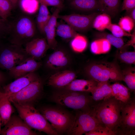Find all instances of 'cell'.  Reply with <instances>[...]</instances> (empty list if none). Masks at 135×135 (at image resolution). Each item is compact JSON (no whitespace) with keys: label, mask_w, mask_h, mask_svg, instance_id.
Listing matches in <instances>:
<instances>
[{"label":"cell","mask_w":135,"mask_h":135,"mask_svg":"<svg viewBox=\"0 0 135 135\" xmlns=\"http://www.w3.org/2000/svg\"><path fill=\"white\" fill-rule=\"evenodd\" d=\"M122 102L113 96L95 102L92 111L101 125L118 135Z\"/></svg>","instance_id":"obj_1"},{"label":"cell","mask_w":135,"mask_h":135,"mask_svg":"<svg viewBox=\"0 0 135 135\" xmlns=\"http://www.w3.org/2000/svg\"><path fill=\"white\" fill-rule=\"evenodd\" d=\"M89 93L58 90L52 93L50 99L52 102L62 106L75 110H86L91 109L94 104Z\"/></svg>","instance_id":"obj_2"},{"label":"cell","mask_w":135,"mask_h":135,"mask_svg":"<svg viewBox=\"0 0 135 135\" xmlns=\"http://www.w3.org/2000/svg\"><path fill=\"white\" fill-rule=\"evenodd\" d=\"M26 15L20 16L11 21L8 40L10 43L24 46L36 37V24L33 18Z\"/></svg>","instance_id":"obj_3"},{"label":"cell","mask_w":135,"mask_h":135,"mask_svg":"<svg viewBox=\"0 0 135 135\" xmlns=\"http://www.w3.org/2000/svg\"><path fill=\"white\" fill-rule=\"evenodd\" d=\"M19 116L30 128L50 135H58L44 116L33 106L12 102Z\"/></svg>","instance_id":"obj_4"},{"label":"cell","mask_w":135,"mask_h":135,"mask_svg":"<svg viewBox=\"0 0 135 135\" xmlns=\"http://www.w3.org/2000/svg\"><path fill=\"white\" fill-rule=\"evenodd\" d=\"M85 72L90 79L98 82L123 80L122 72L116 64L105 62L91 64L86 68Z\"/></svg>","instance_id":"obj_5"},{"label":"cell","mask_w":135,"mask_h":135,"mask_svg":"<svg viewBox=\"0 0 135 135\" xmlns=\"http://www.w3.org/2000/svg\"><path fill=\"white\" fill-rule=\"evenodd\" d=\"M40 110L58 134L67 133L73 122L74 115L59 107H44Z\"/></svg>","instance_id":"obj_6"},{"label":"cell","mask_w":135,"mask_h":135,"mask_svg":"<svg viewBox=\"0 0 135 135\" xmlns=\"http://www.w3.org/2000/svg\"><path fill=\"white\" fill-rule=\"evenodd\" d=\"M30 57L22 46L10 43L0 48V67L8 71Z\"/></svg>","instance_id":"obj_7"},{"label":"cell","mask_w":135,"mask_h":135,"mask_svg":"<svg viewBox=\"0 0 135 135\" xmlns=\"http://www.w3.org/2000/svg\"><path fill=\"white\" fill-rule=\"evenodd\" d=\"M92 109L86 110H75L74 121L66 133L67 134H85L97 126L101 125L93 113Z\"/></svg>","instance_id":"obj_8"},{"label":"cell","mask_w":135,"mask_h":135,"mask_svg":"<svg viewBox=\"0 0 135 135\" xmlns=\"http://www.w3.org/2000/svg\"><path fill=\"white\" fill-rule=\"evenodd\" d=\"M43 90V82L40 78L7 98L12 103L33 106L32 104L41 96Z\"/></svg>","instance_id":"obj_9"},{"label":"cell","mask_w":135,"mask_h":135,"mask_svg":"<svg viewBox=\"0 0 135 135\" xmlns=\"http://www.w3.org/2000/svg\"><path fill=\"white\" fill-rule=\"evenodd\" d=\"M120 124L118 135L135 134V100L130 98L122 102Z\"/></svg>","instance_id":"obj_10"},{"label":"cell","mask_w":135,"mask_h":135,"mask_svg":"<svg viewBox=\"0 0 135 135\" xmlns=\"http://www.w3.org/2000/svg\"><path fill=\"white\" fill-rule=\"evenodd\" d=\"M100 13L94 12L86 15L78 14L65 15H59L58 18L64 20L76 31L84 32L92 27L94 18Z\"/></svg>","instance_id":"obj_11"},{"label":"cell","mask_w":135,"mask_h":135,"mask_svg":"<svg viewBox=\"0 0 135 135\" xmlns=\"http://www.w3.org/2000/svg\"><path fill=\"white\" fill-rule=\"evenodd\" d=\"M1 130L2 135H35L38 134L26 124L19 116H11L9 120Z\"/></svg>","instance_id":"obj_12"},{"label":"cell","mask_w":135,"mask_h":135,"mask_svg":"<svg viewBox=\"0 0 135 135\" xmlns=\"http://www.w3.org/2000/svg\"><path fill=\"white\" fill-rule=\"evenodd\" d=\"M40 78L36 72L29 73L15 79L10 83L3 86L0 92L7 98L19 91L31 83Z\"/></svg>","instance_id":"obj_13"},{"label":"cell","mask_w":135,"mask_h":135,"mask_svg":"<svg viewBox=\"0 0 135 135\" xmlns=\"http://www.w3.org/2000/svg\"><path fill=\"white\" fill-rule=\"evenodd\" d=\"M42 66V62H38L30 57L22 63L8 70V74L11 77L15 79L36 72Z\"/></svg>","instance_id":"obj_14"},{"label":"cell","mask_w":135,"mask_h":135,"mask_svg":"<svg viewBox=\"0 0 135 135\" xmlns=\"http://www.w3.org/2000/svg\"><path fill=\"white\" fill-rule=\"evenodd\" d=\"M24 46L29 56L37 61L43 58L49 48L46 38H35L26 43Z\"/></svg>","instance_id":"obj_15"},{"label":"cell","mask_w":135,"mask_h":135,"mask_svg":"<svg viewBox=\"0 0 135 135\" xmlns=\"http://www.w3.org/2000/svg\"><path fill=\"white\" fill-rule=\"evenodd\" d=\"M70 58L68 54L61 50H57L46 58L44 63L46 68L50 70H59L65 68L70 64Z\"/></svg>","instance_id":"obj_16"},{"label":"cell","mask_w":135,"mask_h":135,"mask_svg":"<svg viewBox=\"0 0 135 135\" xmlns=\"http://www.w3.org/2000/svg\"><path fill=\"white\" fill-rule=\"evenodd\" d=\"M76 76L74 72L68 70L60 71L51 75L49 78L47 82L48 86L60 89L66 86Z\"/></svg>","instance_id":"obj_17"},{"label":"cell","mask_w":135,"mask_h":135,"mask_svg":"<svg viewBox=\"0 0 135 135\" xmlns=\"http://www.w3.org/2000/svg\"><path fill=\"white\" fill-rule=\"evenodd\" d=\"M60 10L58 8H56L44 28V34L46 36L49 48L52 50H55L57 46L55 34L57 19Z\"/></svg>","instance_id":"obj_18"},{"label":"cell","mask_w":135,"mask_h":135,"mask_svg":"<svg viewBox=\"0 0 135 135\" xmlns=\"http://www.w3.org/2000/svg\"><path fill=\"white\" fill-rule=\"evenodd\" d=\"M98 82L91 79H74L68 84L59 90L91 93Z\"/></svg>","instance_id":"obj_19"},{"label":"cell","mask_w":135,"mask_h":135,"mask_svg":"<svg viewBox=\"0 0 135 135\" xmlns=\"http://www.w3.org/2000/svg\"><path fill=\"white\" fill-rule=\"evenodd\" d=\"M90 93L94 103L113 96L111 85L108 81L98 82Z\"/></svg>","instance_id":"obj_20"},{"label":"cell","mask_w":135,"mask_h":135,"mask_svg":"<svg viewBox=\"0 0 135 135\" xmlns=\"http://www.w3.org/2000/svg\"><path fill=\"white\" fill-rule=\"evenodd\" d=\"M70 4L72 7L80 11L94 12L98 10L101 12L98 0H72Z\"/></svg>","instance_id":"obj_21"},{"label":"cell","mask_w":135,"mask_h":135,"mask_svg":"<svg viewBox=\"0 0 135 135\" xmlns=\"http://www.w3.org/2000/svg\"><path fill=\"white\" fill-rule=\"evenodd\" d=\"M10 102L7 97L0 92V116L2 126L5 125L14 112Z\"/></svg>","instance_id":"obj_22"},{"label":"cell","mask_w":135,"mask_h":135,"mask_svg":"<svg viewBox=\"0 0 135 135\" xmlns=\"http://www.w3.org/2000/svg\"><path fill=\"white\" fill-rule=\"evenodd\" d=\"M40 6L36 19L37 27L40 32L44 34V26L50 18L51 15L47 6L42 2H39Z\"/></svg>","instance_id":"obj_23"},{"label":"cell","mask_w":135,"mask_h":135,"mask_svg":"<svg viewBox=\"0 0 135 135\" xmlns=\"http://www.w3.org/2000/svg\"><path fill=\"white\" fill-rule=\"evenodd\" d=\"M112 96L122 102H126L131 98L128 89L123 84L116 82L111 85Z\"/></svg>","instance_id":"obj_24"},{"label":"cell","mask_w":135,"mask_h":135,"mask_svg":"<svg viewBox=\"0 0 135 135\" xmlns=\"http://www.w3.org/2000/svg\"><path fill=\"white\" fill-rule=\"evenodd\" d=\"M102 13L106 14L111 17L114 16L118 13L120 0H98Z\"/></svg>","instance_id":"obj_25"},{"label":"cell","mask_w":135,"mask_h":135,"mask_svg":"<svg viewBox=\"0 0 135 135\" xmlns=\"http://www.w3.org/2000/svg\"><path fill=\"white\" fill-rule=\"evenodd\" d=\"M111 44L106 39L100 38L92 42L90 46L91 52L94 54H105L109 51Z\"/></svg>","instance_id":"obj_26"},{"label":"cell","mask_w":135,"mask_h":135,"mask_svg":"<svg viewBox=\"0 0 135 135\" xmlns=\"http://www.w3.org/2000/svg\"><path fill=\"white\" fill-rule=\"evenodd\" d=\"M111 23V17L110 16L105 13H100L94 18L92 27L98 31H102L107 29Z\"/></svg>","instance_id":"obj_27"},{"label":"cell","mask_w":135,"mask_h":135,"mask_svg":"<svg viewBox=\"0 0 135 135\" xmlns=\"http://www.w3.org/2000/svg\"><path fill=\"white\" fill-rule=\"evenodd\" d=\"M56 32L58 36L66 40L72 39L78 34L76 31L68 24L57 25Z\"/></svg>","instance_id":"obj_28"},{"label":"cell","mask_w":135,"mask_h":135,"mask_svg":"<svg viewBox=\"0 0 135 135\" xmlns=\"http://www.w3.org/2000/svg\"><path fill=\"white\" fill-rule=\"evenodd\" d=\"M18 3L22 10L29 15L36 12L40 6L38 0H19Z\"/></svg>","instance_id":"obj_29"},{"label":"cell","mask_w":135,"mask_h":135,"mask_svg":"<svg viewBox=\"0 0 135 135\" xmlns=\"http://www.w3.org/2000/svg\"><path fill=\"white\" fill-rule=\"evenodd\" d=\"M70 45L74 51L81 52L86 49L88 45L87 41L84 36L78 34L72 39Z\"/></svg>","instance_id":"obj_30"},{"label":"cell","mask_w":135,"mask_h":135,"mask_svg":"<svg viewBox=\"0 0 135 135\" xmlns=\"http://www.w3.org/2000/svg\"><path fill=\"white\" fill-rule=\"evenodd\" d=\"M123 81L131 90H135V70L134 68H128L122 72Z\"/></svg>","instance_id":"obj_31"},{"label":"cell","mask_w":135,"mask_h":135,"mask_svg":"<svg viewBox=\"0 0 135 135\" xmlns=\"http://www.w3.org/2000/svg\"><path fill=\"white\" fill-rule=\"evenodd\" d=\"M97 35L100 38H104L111 44L118 49H120L124 46V42L121 38H118L112 34L100 33Z\"/></svg>","instance_id":"obj_32"},{"label":"cell","mask_w":135,"mask_h":135,"mask_svg":"<svg viewBox=\"0 0 135 135\" xmlns=\"http://www.w3.org/2000/svg\"><path fill=\"white\" fill-rule=\"evenodd\" d=\"M13 9L11 4L8 0H0V17L1 18L7 20Z\"/></svg>","instance_id":"obj_33"},{"label":"cell","mask_w":135,"mask_h":135,"mask_svg":"<svg viewBox=\"0 0 135 135\" xmlns=\"http://www.w3.org/2000/svg\"><path fill=\"white\" fill-rule=\"evenodd\" d=\"M135 22L129 16L122 17L119 20L118 25L126 32L130 33L134 28Z\"/></svg>","instance_id":"obj_34"},{"label":"cell","mask_w":135,"mask_h":135,"mask_svg":"<svg viewBox=\"0 0 135 135\" xmlns=\"http://www.w3.org/2000/svg\"><path fill=\"white\" fill-rule=\"evenodd\" d=\"M86 135H116L117 133L101 125H99L93 130L86 133Z\"/></svg>","instance_id":"obj_35"},{"label":"cell","mask_w":135,"mask_h":135,"mask_svg":"<svg viewBox=\"0 0 135 135\" xmlns=\"http://www.w3.org/2000/svg\"><path fill=\"white\" fill-rule=\"evenodd\" d=\"M112 34L118 38H121L123 36H130L132 34L124 30L120 26L111 23L107 27Z\"/></svg>","instance_id":"obj_36"},{"label":"cell","mask_w":135,"mask_h":135,"mask_svg":"<svg viewBox=\"0 0 135 135\" xmlns=\"http://www.w3.org/2000/svg\"><path fill=\"white\" fill-rule=\"evenodd\" d=\"M11 21L0 18V38L8 36L10 30Z\"/></svg>","instance_id":"obj_37"},{"label":"cell","mask_w":135,"mask_h":135,"mask_svg":"<svg viewBox=\"0 0 135 135\" xmlns=\"http://www.w3.org/2000/svg\"><path fill=\"white\" fill-rule=\"evenodd\" d=\"M119 58L122 62L130 64H134L135 63V52H126L120 54Z\"/></svg>","instance_id":"obj_38"},{"label":"cell","mask_w":135,"mask_h":135,"mask_svg":"<svg viewBox=\"0 0 135 135\" xmlns=\"http://www.w3.org/2000/svg\"><path fill=\"white\" fill-rule=\"evenodd\" d=\"M47 6H52L59 9L60 10L63 7V4L62 0H38Z\"/></svg>","instance_id":"obj_39"},{"label":"cell","mask_w":135,"mask_h":135,"mask_svg":"<svg viewBox=\"0 0 135 135\" xmlns=\"http://www.w3.org/2000/svg\"><path fill=\"white\" fill-rule=\"evenodd\" d=\"M135 8V0H123L122 10L128 12Z\"/></svg>","instance_id":"obj_40"},{"label":"cell","mask_w":135,"mask_h":135,"mask_svg":"<svg viewBox=\"0 0 135 135\" xmlns=\"http://www.w3.org/2000/svg\"><path fill=\"white\" fill-rule=\"evenodd\" d=\"M131 40H129L127 43V44L124 45L125 46H131L135 48V30L134 31L133 34H132L131 36Z\"/></svg>","instance_id":"obj_41"},{"label":"cell","mask_w":135,"mask_h":135,"mask_svg":"<svg viewBox=\"0 0 135 135\" xmlns=\"http://www.w3.org/2000/svg\"><path fill=\"white\" fill-rule=\"evenodd\" d=\"M128 13V16L130 17L135 22V8H134L130 11L127 12Z\"/></svg>","instance_id":"obj_42"},{"label":"cell","mask_w":135,"mask_h":135,"mask_svg":"<svg viewBox=\"0 0 135 135\" xmlns=\"http://www.w3.org/2000/svg\"><path fill=\"white\" fill-rule=\"evenodd\" d=\"M11 4L13 8H15L17 6L19 0H8Z\"/></svg>","instance_id":"obj_43"},{"label":"cell","mask_w":135,"mask_h":135,"mask_svg":"<svg viewBox=\"0 0 135 135\" xmlns=\"http://www.w3.org/2000/svg\"><path fill=\"white\" fill-rule=\"evenodd\" d=\"M6 78L4 74L0 71V84L5 80Z\"/></svg>","instance_id":"obj_44"},{"label":"cell","mask_w":135,"mask_h":135,"mask_svg":"<svg viewBox=\"0 0 135 135\" xmlns=\"http://www.w3.org/2000/svg\"><path fill=\"white\" fill-rule=\"evenodd\" d=\"M1 118L0 116V134L1 133Z\"/></svg>","instance_id":"obj_45"}]
</instances>
